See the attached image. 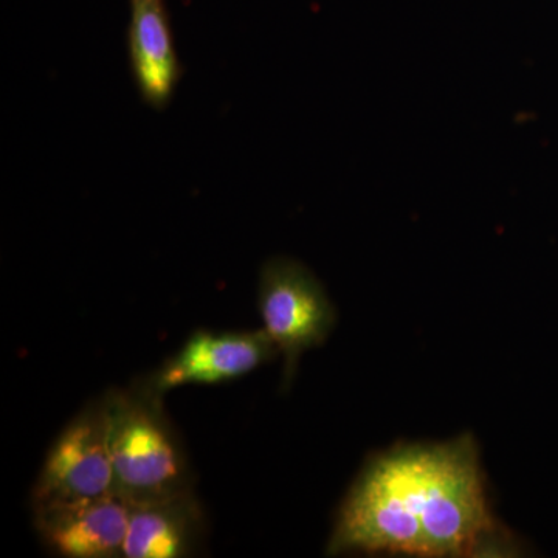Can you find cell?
<instances>
[{
    "label": "cell",
    "mask_w": 558,
    "mask_h": 558,
    "mask_svg": "<svg viewBox=\"0 0 558 558\" xmlns=\"http://www.w3.org/2000/svg\"><path fill=\"white\" fill-rule=\"evenodd\" d=\"M510 543L488 508L470 435L371 459L341 505L328 554L472 557Z\"/></svg>",
    "instance_id": "6da1fadb"
},
{
    "label": "cell",
    "mask_w": 558,
    "mask_h": 558,
    "mask_svg": "<svg viewBox=\"0 0 558 558\" xmlns=\"http://www.w3.org/2000/svg\"><path fill=\"white\" fill-rule=\"evenodd\" d=\"M202 531L204 513L193 488L174 497L134 505L121 557H186L196 548Z\"/></svg>",
    "instance_id": "ba28073f"
},
{
    "label": "cell",
    "mask_w": 558,
    "mask_h": 558,
    "mask_svg": "<svg viewBox=\"0 0 558 558\" xmlns=\"http://www.w3.org/2000/svg\"><path fill=\"white\" fill-rule=\"evenodd\" d=\"M116 492L101 400L90 403L62 429L47 454L33 508L102 497Z\"/></svg>",
    "instance_id": "277c9868"
},
{
    "label": "cell",
    "mask_w": 558,
    "mask_h": 558,
    "mask_svg": "<svg viewBox=\"0 0 558 558\" xmlns=\"http://www.w3.org/2000/svg\"><path fill=\"white\" fill-rule=\"evenodd\" d=\"M101 405L117 494L134 506L193 488L185 453L159 396L143 384L106 392Z\"/></svg>",
    "instance_id": "7a4b0ae2"
},
{
    "label": "cell",
    "mask_w": 558,
    "mask_h": 558,
    "mask_svg": "<svg viewBox=\"0 0 558 558\" xmlns=\"http://www.w3.org/2000/svg\"><path fill=\"white\" fill-rule=\"evenodd\" d=\"M128 53L143 102L156 110L167 108L182 76V65L165 0H131Z\"/></svg>",
    "instance_id": "52a82bcc"
},
{
    "label": "cell",
    "mask_w": 558,
    "mask_h": 558,
    "mask_svg": "<svg viewBox=\"0 0 558 558\" xmlns=\"http://www.w3.org/2000/svg\"><path fill=\"white\" fill-rule=\"evenodd\" d=\"M33 510L40 539L58 556L112 558L123 554L131 505L117 492Z\"/></svg>",
    "instance_id": "8992f818"
},
{
    "label": "cell",
    "mask_w": 558,
    "mask_h": 558,
    "mask_svg": "<svg viewBox=\"0 0 558 558\" xmlns=\"http://www.w3.org/2000/svg\"><path fill=\"white\" fill-rule=\"evenodd\" d=\"M279 354L266 330L191 333L178 354L154 373L145 387L161 396L183 385H213L240 379Z\"/></svg>",
    "instance_id": "5b68a950"
},
{
    "label": "cell",
    "mask_w": 558,
    "mask_h": 558,
    "mask_svg": "<svg viewBox=\"0 0 558 558\" xmlns=\"http://www.w3.org/2000/svg\"><path fill=\"white\" fill-rule=\"evenodd\" d=\"M258 303L264 330L282 354L292 380L304 352L325 343L336 310L322 282L300 260L275 256L259 274Z\"/></svg>",
    "instance_id": "3957f363"
}]
</instances>
